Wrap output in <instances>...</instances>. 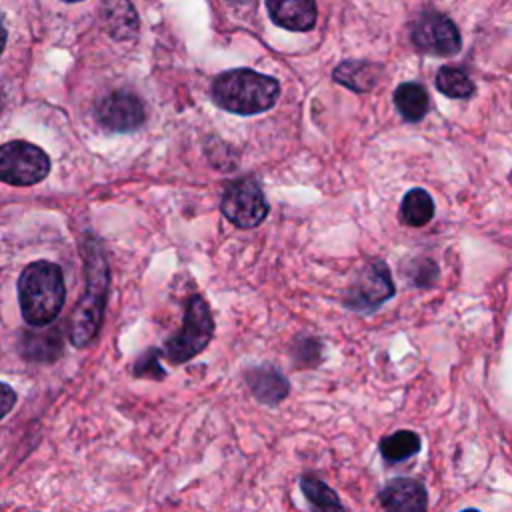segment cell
Here are the masks:
<instances>
[{"instance_id":"1","label":"cell","mask_w":512,"mask_h":512,"mask_svg":"<svg viewBox=\"0 0 512 512\" xmlns=\"http://www.w3.org/2000/svg\"><path fill=\"white\" fill-rule=\"evenodd\" d=\"M86 268V290L76 302L70 322L68 340L76 348L88 346L100 332L110 290V268L98 240L84 244L82 248Z\"/></svg>"},{"instance_id":"2","label":"cell","mask_w":512,"mask_h":512,"mask_svg":"<svg viewBox=\"0 0 512 512\" xmlns=\"http://www.w3.org/2000/svg\"><path fill=\"white\" fill-rule=\"evenodd\" d=\"M18 304L22 318L32 328L52 324L66 300L62 268L50 260L26 264L18 276Z\"/></svg>"},{"instance_id":"3","label":"cell","mask_w":512,"mask_h":512,"mask_svg":"<svg viewBox=\"0 0 512 512\" xmlns=\"http://www.w3.org/2000/svg\"><path fill=\"white\" fill-rule=\"evenodd\" d=\"M280 84L272 76L238 68L220 74L212 84L214 102L234 114H258L276 102Z\"/></svg>"},{"instance_id":"4","label":"cell","mask_w":512,"mask_h":512,"mask_svg":"<svg viewBox=\"0 0 512 512\" xmlns=\"http://www.w3.org/2000/svg\"><path fill=\"white\" fill-rule=\"evenodd\" d=\"M214 336V316L208 302L200 294H192L186 302L182 330L164 342V354L170 364H184L196 358Z\"/></svg>"},{"instance_id":"5","label":"cell","mask_w":512,"mask_h":512,"mask_svg":"<svg viewBox=\"0 0 512 512\" xmlns=\"http://www.w3.org/2000/svg\"><path fill=\"white\" fill-rule=\"evenodd\" d=\"M396 292L392 272L384 260L366 262L342 294L344 308L360 314L376 312Z\"/></svg>"},{"instance_id":"6","label":"cell","mask_w":512,"mask_h":512,"mask_svg":"<svg viewBox=\"0 0 512 512\" xmlns=\"http://www.w3.org/2000/svg\"><path fill=\"white\" fill-rule=\"evenodd\" d=\"M50 172L48 154L26 140L6 142L0 150V176L12 186H32Z\"/></svg>"},{"instance_id":"7","label":"cell","mask_w":512,"mask_h":512,"mask_svg":"<svg viewBox=\"0 0 512 512\" xmlns=\"http://www.w3.org/2000/svg\"><path fill=\"white\" fill-rule=\"evenodd\" d=\"M220 210L230 224L242 230H250L264 222L270 206L260 184L252 178H242L226 186Z\"/></svg>"},{"instance_id":"8","label":"cell","mask_w":512,"mask_h":512,"mask_svg":"<svg viewBox=\"0 0 512 512\" xmlns=\"http://www.w3.org/2000/svg\"><path fill=\"white\" fill-rule=\"evenodd\" d=\"M412 42L418 50L434 56H450L460 50V34L454 22L442 14H424L412 28Z\"/></svg>"},{"instance_id":"9","label":"cell","mask_w":512,"mask_h":512,"mask_svg":"<svg viewBox=\"0 0 512 512\" xmlns=\"http://www.w3.org/2000/svg\"><path fill=\"white\" fill-rule=\"evenodd\" d=\"M96 118L104 128L130 132L144 122V106L132 92L116 90L98 102Z\"/></svg>"},{"instance_id":"10","label":"cell","mask_w":512,"mask_h":512,"mask_svg":"<svg viewBox=\"0 0 512 512\" xmlns=\"http://www.w3.org/2000/svg\"><path fill=\"white\" fill-rule=\"evenodd\" d=\"M378 500L384 512H426L428 508V492L424 484L406 476L388 480L382 486Z\"/></svg>"},{"instance_id":"11","label":"cell","mask_w":512,"mask_h":512,"mask_svg":"<svg viewBox=\"0 0 512 512\" xmlns=\"http://www.w3.org/2000/svg\"><path fill=\"white\" fill-rule=\"evenodd\" d=\"M244 380H246L250 394L264 406L280 404L290 392L288 378L278 368H274L270 364L250 366L244 372Z\"/></svg>"},{"instance_id":"12","label":"cell","mask_w":512,"mask_h":512,"mask_svg":"<svg viewBox=\"0 0 512 512\" xmlns=\"http://www.w3.org/2000/svg\"><path fill=\"white\" fill-rule=\"evenodd\" d=\"M266 6L274 24L294 32L310 30L318 14L314 0H266Z\"/></svg>"},{"instance_id":"13","label":"cell","mask_w":512,"mask_h":512,"mask_svg":"<svg viewBox=\"0 0 512 512\" xmlns=\"http://www.w3.org/2000/svg\"><path fill=\"white\" fill-rule=\"evenodd\" d=\"M18 352L30 362H54L62 352L60 334L58 330H44V332L26 330L20 334Z\"/></svg>"},{"instance_id":"14","label":"cell","mask_w":512,"mask_h":512,"mask_svg":"<svg viewBox=\"0 0 512 512\" xmlns=\"http://www.w3.org/2000/svg\"><path fill=\"white\" fill-rule=\"evenodd\" d=\"M420 448H422V440L412 430H396V432L384 436L378 444L380 456L388 464L404 462V460L416 456L420 452Z\"/></svg>"},{"instance_id":"15","label":"cell","mask_w":512,"mask_h":512,"mask_svg":"<svg viewBox=\"0 0 512 512\" xmlns=\"http://www.w3.org/2000/svg\"><path fill=\"white\" fill-rule=\"evenodd\" d=\"M300 490L308 500L312 512H346L334 488H330L324 480L312 474H304L300 478Z\"/></svg>"},{"instance_id":"16","label":"cell","mask_w":512,"mask_h":512,"mask_svg":"<svg viewBox=\"0 0 512 512\" xmlns=\"http://www.w3.org/2000/svg\"><path fill=\"white\" fill-rule=\"evenodd\" d=\"M434 216V200L422 188H412L406 192L400 204V218L404 224L420 228L428 224Z\"/></svg>"},{"instance_id":"17","label":"cell","mask_w":512,"mask_h":512,"mask_svg":"<svg viewBox=\"0 0 512 512\" xmlns=\"http://www.w3.org/2000/svg\"><path fill=\"white\" fill-rule=\"evenodd\" d=\"M394 104L402 114V118L410 122H418L428 112V94L420 84L406 82L396 88Z\"/></svg>"},{"instance_id":"18","label":"cell","mask_w":512,"mask_h":512,"mask_svg":"<svg viewBox=\"0 0 512 512\" xmlns=\"http://www.w3.org/2000/svg\"><path fill=\"white\" fill-rule=\"evenodd\" d=\"M104 20L114 36H128L136 28V12L128 0H108L104 6Z\"/></svg>"},{"instance_id":"19","label":"cell","mask_w":512,"mask_h":512,"mask_svg":"<svg viewBox=\"0 0 512 512\" xmlns=\"http://www.w3.org/2000/svg\"><path fill=\"white\" fill-rule=\"evenodd\" d=\"M436 88L450 98H466L472 94L474 84L462 70L444 66L436 74Z\"/></svg>"},{"instance_id":"20","label":"cell","mask_w":512,"mask_h":512,"mask_svg":"<svg viewBox=\"0 0 512 512\" xmlns=\"http://www.w3.org/2000/svg\"><path fill=\"white\" fill-rule=\"evenodd\" d=\"M376 70L366 62H344L338 70H334V78L348 88L354 90H366L376 82V74L372 76L370 72Z\"/></svg>"},{"instance_id":"21","label":"cell","mask_w":512,"mask_h":512,"mask_svg":"<svg viewBox=\"0 0 512 512\" xmlns=\"http://www.w3.org/2000/svg\"><path fill=\"white\" fill-rule=\"evenodd\" d=\"M324 344L312 336H300L292 342V362L296 368H314L322 362Z\"/></svg>"},{"instance_id":"22","label":"cell","mask_w":512,"mask_h":512,"mask_svg":"<svg viewBox=\"0 0 512 512\" xmlns=\"http://www.w3.org/2000/svg\"><path fill=\"white\" fill-rule=\"evenodd\" d=\"M160 356L162 350L156 346L146 348L134 362L132 372L136 378H152V380H164L166 378V370L160 366Z\"/></svg>"},{"instance_id":"23","label":"cell","mask_w":512,"mask_h":512,"mask_svg":"<svg viewBox=\"0 0 512 512\" xmlns=\"http://www.w3.org/2000/svg\"><path fill=\"white\" fill-rule=\"evenodd\" d=\"M416 268H418V272H414V274H412V282H414L416 286H428V284H432V282H434L436 274H426V270H434V268H436L432 260L418 262V264H416Z\"/></svg>"},{"instance_id":"24","label":"cell","mask_w":512,"mask_h":512,"mask_svg":"<svg viewBox=\"0 0 512 512\" xmlns=\"http://www.w3.org/2000/svg\"><path fill=\"white\" fill-rule=\"evenodd\" d=\"M2 392H0V408H2V418L4 416H8V412L12 410V406L16 404V392H14V388L10 386V384H6V382H2Z\"/></svg>"},{"instance_id":"25","label":"cell","mask_w":512,"mask_h":512,"mask_svg":"<svg viewBox=\"0 0 512 512\" xmlns=\"http://www.w3.org/2000/svg\"><path fill=\"white\" fill-rule=\"evenodd\" d=\"M462 512H478V510H474V508H466V510H462Z\"/></svg>"},{"instance_id":"26","label":"cell","mask_w":512,"mask_h":512,"mask_svg":"<svg viewBox=\"0 0 512 512\" xmlns=\"http://www.w3.org/2000/svg\"><path fill=\"white\" fill-rule=\"evenodd\" d=\"M64 2H80V0H64Z\"/></svg>"}]
</instances>
